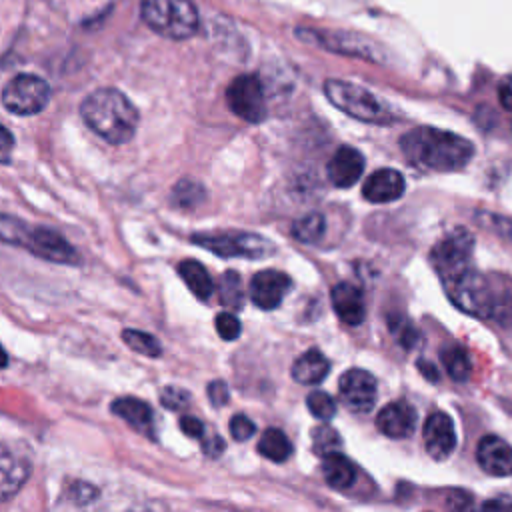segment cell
<instances>
[{
	"mask_svg": "<svg viewBox=\"0 0 512 512\" xmlns=\"http://www.w3.org/2000/svg\"><path fill=\"white\" fill-rule=\"evenodd\" d=\"M450 300L464 312L512 326V280L502 274H482L474 268L442 282Z\"/></svg>",
	"mask_w": 512,
	"mask_h": 512,
	"instance_id": "cell-1",
	"label": "cell"
},
{
	"mask_svg": "<svg viewBox=\"0 0 512 512\" xmlns=\"http://www.w3.org/2000/svg\"><path fill=\"white\" fill-rule=\"evenodd\" d=\"M400 148L412 164L434 172L464 168L474 154L470 140L432 126H420L406 132L400 140Z\"/></svg>",
	"mask_w": 512,
	"mask_h": 512,
	"instance_id": "cell-2",
	"label": "cell"
},
{
	"mask_svg": "<svg viewBox=\"0 0 512 512\" xmlns=\"http://www.w3.org/2000/svg\"><path fill=\"white\" fill-rule=\"evenodd\" d=\"M82 120L110 144L128 142L138 126V110L116 88H98L80 106Z\"/></svg>",
	"mask_w": 512,
	"mask_h": 512,
	"instance_id": "cell-3",
	"label": "cell"
},
{
	"mask_svg": "<svg viewBox=\"0 0 512 512\" xmlns=\"http://www.w3.org/2000/svg\"><path fill=\"white\" fill-rule=\"evenodd\" d=\"M142 20L160 36L186 40L198 30V12L192 0H142Z\"/></svg>",
	"mask_w": 512,
	"mask_h": 512,
	"instance_id": "cell-4",
	"label": "cell"
},
{
	"mask_svg": "<svg viewBox=\"0 0 512 512\" xmlns=\"http://www.w3.org/2000/svg\"><path fill=\"white\" fill-rule=\"evenodd\" d=\"M326 98L344 114L372 124H384L392 120V112L388 110L386 102L378 100L370 90L344 82V80H326L324 82Z\"/></svg>",
	"mask_w": 512,
	"mask_h": 512,
	"instance_id": "cell-5",
	"label": "cell"
},
{
	"mask_svg": "<svg viewBox=\"0 0 512 512\" xmlns=\"http://www.w3.org/2000/svg\"><path fill=\"white\" fill-rule=\"evenodd\" d=\"M192 242L222 258H266L276 250L268 238L236 230L194 234Z\"/></svg>",
	"mask_w": 512,
	"mask_h": 512,
	"instance_id": "cell-6",
	"label": "cell"
},
{
	"mask_svg": "<svg viewBox=\"0 0 512 512\" xmlns=\"http://www.w3.org/2000/svg\"><path fill=\"white\" fill-rule=\"evenodd\" d=\"M474 254V236L466 228H454L448 232L430 252V260L440 280H452L472 266Z\"/></svg>",
	"mask_w": 512,
	"mask_h": 512,
	"instance_id": "cell-7",
	"label": "cell"
},
{
	"mask_svg": "<svg viewBox=\"0 0 512 512\" xmlns=\"http://www.w3.org/2000/svg\"><path fill=\"white\" fill-rule=\"evenodd\" d=\"M50 86L36 74H18L2 90V104L16 116H32L46 108Z\"/></svg>",
	"mask_w": 512,
	"mask_h": 512,
	"instance_id": "cell-8",
	"label": "cell"
},
{
	"mask_svg": "<svg viewBox=\"0 0 512 512\" xmlns=\"http://www.w3.org/2000/svg\"><path fill=\"white\" fill-rule=\"evenodd\" d=\"M228 108L242 120L258 124L266 118V100L262 82L254 74L236 76L226 88Z\"/></svg>",
	"mask_w": 512,
	"mask_h": 512,
	"instance_id": "cell-9",
	"label": "cell"
},
{
	"mask_svg": "<svg viewBox=\"0 0 512 512\" xmlns=\"http://www.w3.org/2000/svg\"><path fill=\"white\" fill-rule=\"evenodd\" d=\"M338 392L348 410L358 414L370 412L376 402V378L360 368L346 370L340 376Z\"/></svg>",
	"mask_w": 512,
	"mask_h": 512,
	"instance_id": "cell-10",
	"label": "cell"
},
{
	"mask_svg": "<svg viewBox=\"0 0 512 512\" xmlns=\"http://www.w3.org/2000/svg\"><path fill=\"white\" fill-rule=\"evenodd\" d=\"M24 248L34 256L56 262V264H76L78 252L66 242V238L50 228H32Z\"/></svg>",
	"mask_w": 512,
	"mask_h": 512,
	"instance_id": "cell-11",
	"label": "cell"
},
{
	"mask_svg": "<svg viewBox=\"0 0 512 512\" xmlns=\"http://www.w3.org/2000/svg\"><path fill=\"white\" fill-rule=\"evenodd\" d=\"M292 280L280 270H262L250 278V300L262 310H274L288 294Z\"/></svg>",
	"mask_w": 512,
	"mask_h": 512,
	"instance_id": "cell-12",
	"label": "cell"
},
{
	"mask_svg": "<svg viewBox=\"0 0 512 512\" xmlns=\"http://www.w3.org/2000/svg\"><path fill=\"white\" fill-rule=\"evenodd\" d=\"M422 438L426 452L434 460H446L456 448V428L452 418L442 410L432 412L424 422Z\"/></svg>",
	"mask_w": 512,
	"mask_h": 512,
	"instance_id": "cell-13",
	"label": "cell"
},
{
	"mask_svg": "<svg viewBox=\"0 0 512 512\" xmlns=\"http://www.w3.org/2000/svg\"><path fill=\"white\" fill-rule=\"evenodd\" d=\"M32 472L30 458L24 450L0 446V502L12 498Z\"/></svg>",
	"mask_w": 512,
	"mask_h": 512,
	"instance_id": "cell-14",
	"label": "cell"
},
{
	"mask_svg": "<svg viewBox=\"0 0 512 512\" xmlns=\"http://www.w3.org/2000/svg\"><path fill=\"white\" fill-rule=\"evenodd\" d=\"M376 428L388 438H408L416 428V410L402 400L390 402L378 412Z\"/></svg>",
	"mask_w": 512,
	"mask_h": 512,
	"instance_id": "cell-15",
	"label": "cell"
},
{
	"mask_svg": "<svg viewBox=\"0 0 512 512\" xmlns=\"http://www.w3.org/2000/svg\"><path fill=\"white\" fill-rule=\"evenodd\" d=\"M476 460L492 476H512V446L498 436H484L478 442Z\"/></svg>",
	"mask_w": 512,
	"mask_h": 512,
	"instance_id": "cell-16",
	"label": "cell"
},
{
	"mask_svg": "<svg viewBox=\"0 0 512 512\" xmlns=\"http://www.w3.org/2000/svg\"><path fill=\"white\" fill-rule=\"evenodd\" d=\"M404 188H406V182L398 170L380 168L368 176V180L364 182L362 194L368 202L386 204V202L398 200L404 194Z\"/></svg>",
	"mask_w": 512,
	"mask_h": 512,
	"instance_id": "cell-17",
	"label": "cell"
},
{
	"mask_svg": "<svg viewBox=\"0 0 512 512\" xmlns=\"http://www.w3.org/2000/svg\"><path fill=\"white\" fill-rule=\"evenodd\" d=\"M330 300H332V308H334L336 316L344 324L358 326L366 318L364 294L352 282H338L330 292Z\"/></svg>",
	"mask_w": 512,
	"mask_h": 512,
	"instance_id": "cell-18",
	"label": "cell"
},
{
	"mask_svg": "<svg viewBox=\"0 0 512 512\" xmlns=\"http://www.w3.org/2000/svg\"><path fill=\"white\" fill-rule=\"evenodd\" d=\"M328 178L338 188L354 186L364 172V156L350 146H342L328 162Z\"/></svg>",
	"mask_w": 512,
	"mask_h": 512,
	"instance_id": "cell-19",
	"label": "cell"
},
{
	"mask_svg": "<svg viewBox=\"0 0 512 512\" xmlns=\"http://www.w3.org/2000/svg\"><path fill=\"white\" fill-rule=\"evenodd\" d=\"M330 372V362L328 358L316 350L310 348L308 352H304L294 364H292V378L300 384H320Z\"/></svg>",
	"mask_w": 512,
	"mask_h": 512,
	"instance_id": "cell-20",
	"label": "cell"
},
{
	"mask_svg": "<svg viewBox=\"0 0 512 512\" xmlns=\"http://www.w3.org/2000/svg\"><path fill=\"white\" fill-rule=\"evenodd\" d=\"M110 410L126 420L132 428L140 430V432H150L152 430V420H154V412L152 408L140 400V398H132V396H124V398H116L110 406Z\"/></svg>",
	"mask_w": 512,
	"mask_h": 512,
	"instance_id": "cell-21",
	"label": "cell"
},
{
	"mask_svg": "<svg viewBox=\"0 0 512 512\" xmlns=\"http://www.w3.org/2000/svg\"><path fill=\"white\" fill-rule=\"evenodd\" d=\"M322 476L330 488L346 490L356 480V468L344 454L332 452L322 456Z\"/></svg>",
	"mask_w": 512,
	"mask_h": 512,
	"instance_id": "cell-22",
	"label": "cell"
},
{
	"mask_svg": "<svg viewBox=\"0 0 512 512\" xmlns=\"http://www.w3.org/2000/svg\"><path fill=\"white\" fill-rule=\"evenodd\" d=\"M178 274L180 278L186 282V286L190 288V292L200 298V300H208L214 294V280L210 278L208 270L196 262V260H182L178 264Z\"/></svg>",
	"mask_w": 512,
	"mask_h": 512,
	"instance_id": "cell-23",
	"label": "cell"
},
{
	"mask_svg": "<svg viewBox=\"0 0 512 512\" xmlns=\"http://www.w3.org/2000/svg\"><path fill=\"white\" fill-rule=\"evenodd\" d=\"M440 358H442V364L452 380L466 382L470 378V372H472L470 356L460 344H456V342L444 344L440 350Z\"/></svg>",
	"mask_w": 512,
	"mask_h": 512,
	"instance_id": "cell-24",
	"label": "cell"
},
{
	"mask_svg": "<svg viewBox=\"0 0 512 512\" xmlns=\"http://www.w3.org/2000/svg\"><path fill=\"white\" fill-rule=\"evenodd\" d=\"M258 452L272 462H284L292 456V442L280 428H268L260 436Z\"/></svg>",
	"mask_w": 512,
	"mask_h": 512,
	"instance_id": "cell-25",
	"label": "cell"
},
{
	"mask_svg": "<svg viewBox=\"0 0 512 512\" xmlns=\"http://www.w3.org/2000/svg\"><path fill=\"white\" fill-rule=\"evenodd\" d=\"M324 232H326V220L318 212H310L292 224V236L304 244L318 242L324 236Z\"/></svg>",
	"mask_w": 512,
	"mask_h": 512,
	"instance_id": "cell-26",
	"label": "cell"
},
{
	"mask_svg": "<svg viewBox=\"0 0 512 512\" xmlns=\"http://www.w3.org/2000/svg\"><path fill=\"white\" fill-rule=\"evenodd\" d=\"M218 298L224 306L232 308H242L244 302V290H242V280L236 270H226L218 282Z\"/></svg>",
	"mask_w": 512,
	"mask_h": 512,
	"instance_id": "cell-27",
	"label": "cell"
},
{
	"mask_svg": "<svg viewBox=\"0 0 512 512\" xmlns=\"http://www.w3.org/2000/svg\"><path fill=\"white\" fill-rule=\"evenodd\" d=\"M122 340L126 342V346H130L132 350H136L138 354H144V356H160L162 354V344L158 342L156 336L148 334V332H142V330H132V328H126L122 332Z\"/></svg>",
	"mask_w": 512,
	"mask_h": 512,
	"instance_id": "cell-28",
	"label": "cell"
},
{
	"mask_svg": "<svg viewBox=\"0 0 512 512\" xmlns=\"http://www.w3.org/2000/svg\"><path fill=\"white\" fill-rule=\"evenodd\" d=\"M30 230L32 228L24 220L0 212V240L2 242H8V244L24 248Z\"/></svg>",
	"mask_w": 512,
	"mask_h": 512,
	"instance_id": "cell-29",
	"label": "cell"
},
{
	"mask_svg": "<svg viewBox=\"0 0 512 512\" xmlns=\"http://www.w3.org/2000/svg\"><path fill=\"white\" fill-rule=\"evenodd\" d=\"M204 198V188L192 180H180L172 190V202L180 208L198 206Z\"/></svg>",
	"mask_w": 512,
	"mask_h": 512,
	"instance_id": "cell-30",
	"label": "cell"
},
{
	"mask_svg": "<svg viewBox=\"0 0 512 512\" xmlns=\"http://www.w3.org/2000/svg\"><path fill=\"white\" fill-rule=\"evenodd\" d=\"M312 446L318 456H326V454L338 452V448L342 446V438L334 428L318 426L312 430Z\"/></svg>",
	"mask_w": 512,
	"mask_h": 512,
	"instance_id": "cell-31",
	"label": "cell"
},
{
	"mask_svg": "<svg viewBox=\"0 0 512 512\" xmlns=\"http://www.w3.org/2000/svg\"><path fill=\"white\" fill-rule=\"evenodd\" d=\"M306 406H308L310 414L318 420H330L336 414V402L332 400L330 394H326L322 390L310 392L306 398Z\"/></svg>",
	"mask_w": 512,
	"mask_h": 512,
	"instance_id": "cell-32",
	"label": "cell"
},
{
	"mask_svg": "<svg viewBox=\"0 0 512 512\" xmlns=\"http://www.w3.org/2000/svg\"><path fill=\"white\" fill-rule=\"evenodd\" d=\"M486 230L506 238L508 242H512V220L504 218V216H498V214H492V212H476L474 216Z\"/></svg>",
	"mask_w": 512,
	"mask_h": 512,
	"instance_id": "cell-33",
	"label": "cell"
},
{
	"mask_svg": "<svg viewBox=\"0 0 512 512\" xmlns=\"http://www.w3.org/2000/svg\"><path fill=\"white\" fill-rule=\"evenodd\" d=\"M160 402L168 410H184L190 406V394L178 386H168L160 392Z\"/></svg>",
	"mask_w": 512,
	"mask_h": 512,
	"instance_id": "cell-34",
	"label": "cell"
},
{
	"mask_svg": "<svg viewBox=\"0 0 512 512\" xmlns=\"http://www.w3.org/2000/svg\"><path fill=\"white\" fill-rule=\"evenodd\" d=\"M214 326L218 330V334L224 338V340H236L240 336V320L232 314V312H220L216 318H214Z\"/></svg>",
	"mask_w": 512,
	"mask_h": 512,
	"instance_id": "cell-35",
	"label": "cell"
},
{
	"mask_svg": "<svg viewBox=\"0 0 512 512\" xmlns=\"http://www.w3.org/2000/svg\"><path fill=\"white\" fill-rule=\"evenodd\" d=\"M390 326H392V332L396 334L398 342H402V346L412 348V346H416V344L420 342L418 330H416L408 320H400V318H398V320H392Z\"/></svg>",
	"mask_w": 512,
	"mask_h": 512,
	"instance_id": "cell-36",
	"label": "cell"
},
{
	"mask_svg": "<svg viewBox=\"0 0 512 512\" xmlns=\"http://www.w3.org/2000/svg\"><path fill=\"white\" fill-rule=\"evenodd\" d=\"M228 428H230L232 438H234V440H238V442L248 440V438L256 432V424H254L248 416H244V414H236V416H232V420L228 422Z\"/></svg>",
	"mask_w": 512,
	"mask_h": 512,
	"instance_id": "cell-37",
	"label": "cell"
},
{
	"mask_svg": "<svg viewBox=\"0 0 512 512\" xmlns=\"http://www.w3.org/2000/svg\"><path fill=\"white\" fill-rule=\"evenodd\" d=\"M98 496V490L86 482H72L70 484V500H74L76 504H86L90 500H94Z\"/></svg>",
	"mask_w": 512,
	"mask_h": 512,
	"instance_id": "cell-38",
	"label": "cell"
},
{
	"mask_svg": "<svg viewBox=\"0 0 512 512\" xmlns=\"http://www.w3.org/2000/svg\"><path fill=\"white\" fill-rule=\"evenodd\" d=\"M208 398H210L212 406H216V408L226 406V404H228V398H230L228 386H226L222 380H212V382L208 384Z\"/></svg>",
	"mask_w": 512,
	"mask_h": 512,
	"instance_id": "cell-39",
	"label": "cell"
},
{
	"mask_svg": "<svg viewBox=\"0 0 512 512\" xmlns=\"http://www.w3.org/2000/svg\"><path fill=\"white\" fill-rule=\"evenodd\" d=\"M226 448V442L218 436V434H206L202 436V452L208 456V458H216L224 452Z\"/></svg>",
	"mask_w": 512,
	"mask_h": 512,
	"instance_id": "cell-40",
	"label": "cell"
},
{
	"mask_svg": "<svg viewBox=\"0 0 512 512\" xmlns=\"http://www.w3.org/2000/svg\"><path fill=\"white\" fill-rule=\"evenodd\" d=\"M178 426L188 438H202L204 436V424L194 416H180Z\"/></svg>",
	"mask_w": 512,
	"mask_h": 512,
	"instance_id": "cell-41",
	"label": "cell"
},
{
	"mask_svg": "<svg viewBox=\"0 0 512 512\" xmlns=\"http://www.w3.org/2000/svg\"><path fill=\"white\" fill-rule=\"evenodd\" d=\"M12 148H14L12 132L4 124H0V162H10Z\"/></svg>",
	"mask_w": 512,
	"mask_h": 512,
	"instance_id": "cell-42",
	"label": "cell"
},
{
	"mask_svg": "<svg viewBox=\"0 0 512 512\" xmlns=\"http://www.w3.org/2000/svg\"><path fill=\"white\" fill-rule=\"evenodd\" d=\"M498 96H500V104L512 112V76L504 78V82L498 88Z\"/></svg>",
	"mask_w": 512,
	"mask_h": 512,
	"instance_id": "cell-43",
	"label": "cell"
},
{
	"mask_svg": "<svg viewBox=\"0 0 512 512\" xmlns=\"http://www.w3.org/2000/svg\"><path fill=\"white\" fill-rule=\"evenodd\" d=\"M482 506L484 508H512V500L510 498H498V500H488Z\"/></svg>",
	"mask_w": 512,
	"mask_h": 512,
	"instance_id": "cell-44",
	"label": "cell"
},
{
	"mask_svg": "<svg viewBox=\"0 0 512 512\" xmlns=\"http://www.w3.org/2000/svg\"><path fill=\"white\" fill-rule=\"evenodd\" d=\"M418 366H420V370L426 374V378H430V380H438V372H436L434 364H428V362L420 360V362H418Z\"/></svg>",
	"mask_w": 512,
	"mask_h": 512,
	"instance_id": "cell-45",
	"label": "cell"
},
{
	"mask_svg": "<svg viewBox=\"0 0 512 512\" xmlns=\"http://www.w3.org/2000/svg\"><path fill=\"white\" fill-rule=\"evenodd\" d=\"M8 366V354L4 352V348L0 346V368H6Z\"/></svg>",
	"mask_w": 512,
	"mask_h": 512,
	"instance_id": "cell-46",
	"label": "cell"
}]
</instances>
